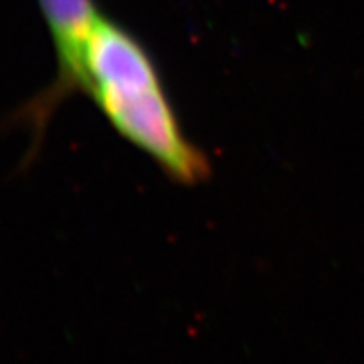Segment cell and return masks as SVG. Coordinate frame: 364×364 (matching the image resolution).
I'll use <instances>...</instances> for the list:
<instances>
[{"label":"cell","mask_w":364,"mask_h":364,"mask_svg":"<svg viewBox=\"0 0 364 364\" xmlns=\"http://www.w3.org/2000/svg\"><path fill=\"white\" fill-rule=\"evenodd\" d=\"M83 93L118 135L171 181L198 186L211 176L206 154L182 129L152 56L129 31L105 17L86 48Z\"/></svg>","instance_id":"cell-1"},{"label":"cell","mask_w":364,"mask_h":364,"mask_svg":"<svg viewBox=\"0 0 364 364\" xmlns=\"http://www.w3.org/2000/svg\"><path fill=\"white\" fill-rule=\"evenodd\" d=\"M56 49L58 71L49 86L27 100L9 118L14 127L29 130V156L33 161L51 124L54 113L68 98L85 90V56L88 41L102 19L93 0H39Z\"/></svg>","instance_id":"cell-2"}]
</instances>
